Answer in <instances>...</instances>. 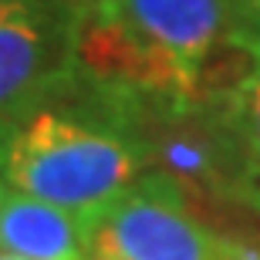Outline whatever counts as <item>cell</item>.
I'll list each match as a JSON object with an SVG mask.
<instances>
[{"instance_id": "6da1fadb", "label": "cell", "mask_w": 260, "mask_h": 260, "mask_svg": "<svg viewBox=\"0 0 260 260\" xmlns=\"http://www.w3.org/2000/svg\"><path fill=\"white\" fill-rule=\"evenodd\" d=\"M139 105L68 68L58 85L0 118V183L78 216L95 213L145 173Z\"/></svg>"}, {"instance_id": "7a4b0ae2", "label": "cell", "mask_w": 260, "mask_h": 260, "mask_svg": "<svg viewBox=\"0 0 260 260\" xmlns=\"http://www.w3.org/2000/svg\"><path fill=\"white\" fill-rule=\"evenodd\" d=\"M85 220V253L98 260H220L223 237L179 186L145 169Z\"/></svg>"}, {"instance_id": "3957f363", "label": "cell", "mask_w": 260, "mask_h": 260, "mask_svg": "<svg viewBox=\"0 0 260 260\" xmlns=\"http://www.w3.org/2000/svg\"><path fill=\"white\" fill-rule=\"evenodd\" d=\"M75 4L27 0L0 14V118L68 75Z\"/></svg>"}, {"instance_id": "277c9868", "label": "cell", "mask_w": 260, "mask_h": 260, "mask_svg": "<svg viewBox=\"0 0 260 260\" xmlns=\"http://www.w3.org/2000/svg\"><path fill=\"white\" fill-rule=\"evenodd\" d=\"M0 253L20 260H85V220L44 200L4 189Z\"/></svg>"}, {"instance_id": "5b68a950", "label": "cell", "mask_w": 260, "mask_h": 260, "mask_svg": "<svg viewBox=\"0 0 260 260\" xmlns=\"http://www.w3.org/2000/svg\"><path fill=\"white\" fill-rule=\"evenodd\" d=\"M220 108L240 159L247 189H260V54L237 85L220 95Z\"/></svg>"}, {"instance_id": "8992f818", "label": "cell", "mask_w": 260, "mask_h": 260, "mask_svg": "<svg viewBox=\"0 0 260 260\" xmlns=\"http://www.w3.org/2000/svg\"><path fill=\"white\" fill-rule=\"evenodd\" d=\"M220 260H260V237H226Z\"/></svg>"}, {"instance_id": "52a82bcc", "label": "cell", "mask_w": 260, "mask_h": 260, "mask_svg": "<svg viewBox=\"0 0 260 260\" xmlns=\"http://www.w3.org/2000/svg\"><path fill=\"white\" fill-rule=\"evenodd\" d=\"M240 210L250 213L253 220H260V189H247V193L240 196Z\"/></svg>"}, {"instance_id": "ba28073f", "label": "cell", "mask_w": 260, "mask_h": 260, "mask_svg": "<svg viewBox=\"0 0 260 260\" xmlns=\"http://www.w3.org/2000/svg\"><path fill=\"white\" fill-rule=\"evenodd\" d=\"M20 4H27V0H0V14H7V10L20 7Z\"/></svg>"}, {"instance_id": "9c48e42d", "label": "cell", "mask_w": 260, "mask_h": 260, "mask_svg": "<svg viewBox=\"0 0 260 260\" xmlns=\"http://www.w3.org/2000/svg\"><path fill=\"white\" fill-rule=\"evenodd\" d=\"M250 4V14H253V20H257V27H260V0H247Z\"/></svg>"}, {"instance_id": "30bf717a", "label": "cell", "mask_w": 260, "mask_h": 260, "mask_svg": "<svg viewBox=\"0 0 260 260\" xmlns=\"http://www.w3.org/2000/svg\"><path fill=\"white\" fill-rule=\"evenodd\" d=\"M0 260H20V257H7V253H0Z\"/></svg>"}, {"instance_id": "8fae6325", "label": "cell", "mask_w": 260, "mask_h": 260, "mask_svg": "<svg viewBox=\"0 0 260 260\" xmlns=\"http://www.w3.org/2000/svg\"><path fill=\"white\" fill-rule=\"evenodd\" d=\"M4 189H7V186H4V183H0V196H4Z\"/></svg>"}, {"instance_id": "7c38bea8", "label": "cell", "mask_w": 260, "mask_h": 260, "mask_svg": "<svg viewBox=\"0 0 260 260\" xmlns=\"http://www.w3.org/2000/svg\"><path fill=\"white\" fill-rule=\"evenodd\" d=\"M85 260H98V257H85Z\"/></svg>"}]
</instances>
